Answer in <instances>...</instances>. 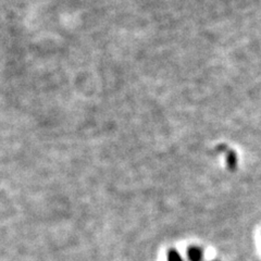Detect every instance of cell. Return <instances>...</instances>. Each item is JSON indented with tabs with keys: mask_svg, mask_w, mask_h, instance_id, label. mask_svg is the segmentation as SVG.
Instances as JSON below:
<instances>
[{
	"mask_svg": "<svg viewBox=\"0 0 261 261\" xmlns=\"http://www.w3.org/2000/svg\"><path fill=\"white\" fill-rule=\"evenodd\" d=\"M189 261H203V250L198 246L190 247L187 250Z\"/></svg>",
	"mask_w": 261,
	"mask_h": 261,
	"instance_id": "1",
	"label": "cell"
},
{
	"mask_svg": "<svg viewBox=\"0 0 261 261\" xmlns=\"http://www.w3.org/2000/svg\"><path fill=\"white\" fill-rule=\"evenodd\" d=\"M168 261H184L178 251L175 249H171L168 252Z\"/></svg>",
	"mask_w": 261,
	"mask_h": 261,
	"instance_id": "2",
	"label": "cell"
},
{
	"mask_svg": "<svg viewBox=\"0 0 261 261\" xmlns=\"http://www.w3.org/2000/svg\"><path fill=\"white\" fill-rule=\"evenodd\" d=\"M214 261H217V260H214Z\"/></svg>",
	"mask_w": 261,
	"mask_h": 261,
	"instance_id": "3",
	"label": "cell"
}]
</instances>
